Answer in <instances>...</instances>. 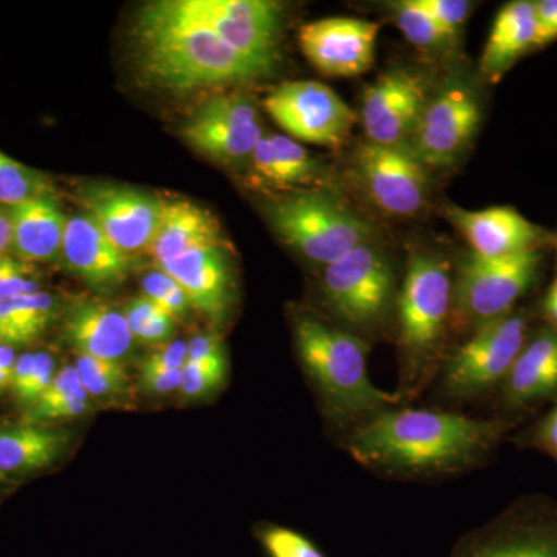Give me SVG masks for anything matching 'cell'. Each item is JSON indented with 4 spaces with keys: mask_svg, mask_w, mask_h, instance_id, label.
Here are the masks:
<instances>
[{
    "mask_svg": "<svg viewBox=\"0 0 557 557\" xmlns=\"http://www.w3.org/2000/svg\"><path fill=\"white\" fill-rule=\"evenodd\" d=\"M508 429L504 420L399 406L354 429L347 434L346 449L372 471L395 478H437L478 467Z\"/></svg>",
    "mask_w": 557,
    "mask_h": 557,
    "instance_id": "6da1fadb",
    "label": "cell"
},
{
    "mask_svg": "<svg viewBox=\"0 0 557 557\" xmlns=\"http://www.w3.org/2000/svg\"><path fill=\"white\" fill-rule=\"evenodd\" d=\"M132 32L139 70L163 89L189 91L262 76L218 35L172 10L168 0L143 7Z\"/></svg>",
    "mask_w": 557,
    "mask_h": 557,
    "instance_id": "7a4b0ae2",
    "label": "cell"
},
{
    "mask_svg": "<svg viewBox=\"0 0 557 557\" xmlns=\"http://www.w3.org/2000/svg\"><path fill=\"white\" fill-rule=\"evenodd\" d=\"M296 354L317 391L330 423L350 434L405 399L376 387L368 372L366 339L311 314H299L293 325Z\"/></svg>",
    "mask_w": 557,
    "mask_h": 557,
    "instance_id": "3957f363",
    "label": "cell"
},
{
    "mask_svg": "<svg viewBox=\"0 0 557 557\" xmlns=\"http://www.w3.org/2000/svg\"><path fill=\"white\" fill-rule=\"evenodd\" d=\"M453 271L437 252L416 249L397 298L399 384L397 394L416 399L438 375L443 339L453 314Z\"/></svg>",
    "mask_w": 557,
    "mask_h": 557,
    "instance_id": "277c9868",
    "label": "cell"
},
{
    "mask_svg": "<svg viewBox=\"0 0 557 557\" xmlns=\"http://www.w3.org/2000/svg\"><path fill=\"white\" fill-rule=\"evenodd\" d=\"M398 289L391 259L370 240L322 271L321 298L325 309L344 330L359 338L386 329L397 310Z\"/></svg>",
    "mask_w": 557,
    "mask_h": 557,
    "instance_id": "5b68a950",
    "label": "cell"
},
{
    "mask_svg": "<svg viewBox=\"0 0 557 557\" xmlns=\"http://www.w3.org/2000/svg\"><path fill=\"white\" fill-rule=\"evenodd\" d=\"M271 228L289 248L322 269L370 240L372 228L325 193H295L267 209Z\"/></svg>",
    "mask_w": 557,
    "mask_h": 557,
    "instance_id": "8992f818",
    "label": "cell"
},
{
    "mask_svg": "<svg viewBox=\"0 0 557 557\" xmlns=\"http://www.w3.org/2000/svg\"><path fill=\"white\" fill-rule=\"evenodd\" d=\"M541 265V248L496 259L469 252L453 276L454 327L472 333L512 313V307L536 281Z\"/></svg>",
    "mask_w": 557,
    "mask_h": 557,
    "instance_id": "52a82bcc",
    "label": "cell"
},
{
    "mask_svg": "<svg viewBox=\"0 0 557 557\" xmlns=\"http://www.w3.org/2000/svg\"><path fill=\"white\" fill-rule=\"evenodd\" d=\"M525 343L527 318L520 311L475 330L443 361L438 372L443 397L469 401L504 384Z\"/></svg>",
    "mask_w": 557,
    "mask_h": 557,
    "instance_id": "ba28073f",
    "label": "cell"
},
{
    "mask_svg": "<svg viewBox=\"0 0 557 557\" xmlns=\"http://www.w3.org/2000/svg\"><path fill=\"white\" fill-rule=\"evenodd\" d=\"M182 16L203 25L262 75L277 58L281 5L271 0H168Z\"/></svg>",
    "mask_w": 557,
    "mask_h": 557,
    "instance_id": "9c48e42d",
    "label": "cell"
},
{
    "mask_svg": "<svg viewBox=\"0 0 557 557\" xmlns=\"http://www.w3.org/2000/svg\"><path fill=\"white\" fill-rule=\"evenodd\" d=\"M263 106L289 138L329 148L341 145L358 120L336 91L317 81L282 84Z\"/></svg>",
    "mask_w": 557,
    "mask_h": 557,
    "instance_id": "30bf717a",
    "label": "cell"
},
{
    "mask_svg": "<svg viewBox=\"0 0 557 557\" xmlns=\"http://www.w3.org/2000/svg\"><path fill=\"white\" fill-rule=\"evenodd\" d=\"M355 166L370 199L381 211L409 218L426 205L428 166L406 143L386 146L368 141L359 145Z\"/></svg>",
    "mask_w": 557,
    "mask_h": 557,
    "instance_id": "8fae6325",
    "label": "cell"
},
{
    "mask_svg": "<svg viewBox=\"0 0 557 557\" xmlns=\"http://www.w3.org/2000/svg\"><path fill=\"white\" fill-rule=\"evenodd\" d=\"M480 106L465 84H449L429 98L413 132V152L426 166L448 168L467 152L479 129Z\"/></svg>",
    "mask_w": 557,
    "mask_h": 557,
    "instance_id": "7c38bea8",
    "label": "cell"
},
{
    "mask_svg": "<svg viewBox=\"0 0 557 557\" xmlns=\"http://www.w3.org/2000/svg\"><path fill=\"white\" fill-rule=\"evenodd\" d=\"M182 134L193 148L222 161L249 159L263 137L258 110L239 95H222L201 104Z\"/></svg>",
    "mask_w": 557,
    "mask_h": 557,
    "instance_id": "4fadbf2b",
    "label": "cell"
},
{
    "mask_svg": "<svg viewBox=\"0 0 557 557\" xmlns=\"http://www.w3.org/2000/svg\"><path fill=\"white\" fill-rule=\"evenodd\" d=\"M379 33V22L324 17L300 28L299 46L319 72L347 78L372 69Z\"/></svg>",
    "mask_w": 557,
    "mask_h": 557,
    "instance_id": "5bb4252c",
    "label": "cell"
},
{
    "mask_svg": "<svg viewBox=\"0 0 557 557\" xmlns=\"http://www.w3.org/2000/svg\"><path fill=\"white\" fill-rule=\"evenodd\" d=\"M83 205L102 233L127 255L149 251L164 208L152 194L113 185L84 189Z\"/></svg>",
    "mask_w": 557,
    "mask_h": 557,
    "instance_id": "9a60e30c",
    "label": "cell"
},
{
    "mask_svg": "<svg viewBox=\"0 0 557 557\" xmlns=\"http://www.w3.org/2000/svg\"><path fill=\"white\" fill-rule=\"evenodd\" d=\"M428 100V86L420 75L398 69L381 75L362 100L361 120L369 141L405 145Z\"/></svg>",
    "mask_w": 557,
    "mask_h": 557,
    "instance_id": "2e32d148",
    "label": "cell"
},
{
    "mask_svg": "<svg viewBox=\"0 0 557 557\" xmlns=\"http://www.w3.org/2000/svg\"><path fill=\"white\" fill-rule=\"evenodd\" d=\"M463 557H557V502H518Z\"/></svg>",
    "mask_w": 557,
    "mask_h": 557,
    "instance_id": "e0dca14e",
    "label": "cell"
},
{
    "mask_svg": "<svg viewBox=\"0 0 557 557\" xmlns=\"http://www.w3.org/2000/svg\"><path fill=\"white\" fill-rule=\"evenodd\" d=\"M446 218L468 240L471 252L482 258H507L541 248L544 231L511 207L468 211L449 207Z\"/></svg>",
    "mask_w": 557,
    "mask_h": 557,
    "instance_id": "ac0fdd59",
    "label": "cell"
},
{
    "mask_svg": "<svg viewBox=\"0 0 557 557\" xmlns=\"http://www.w3.org/2000/svg\"><path fill=\"white\" fill-rule=\"evenodd\" d=\"M61 258L75 276L100 289L123 284L134 263L86 212L69 218Z\"/></svg>",
    "mask_w": 557,
    "mask_h": 557,
    "instance_id": "d6986e66",
    "label": "cell"
},
{
    "mask_svg": "<svg viewBox=\"0 0 557 557\" xmlns=\"http://www.w3.org/2000/svg\"><path fill=\"white\" fill-rule=\"evenodd\" d=\"M185 289L193 310L214 324H222L231 304V269L222 247L194 249L157 267Z\"/></svg>",
    "mask_w": 557,
    "mask_h": 557,
    "instance_id": "ffe728a7",
    "label": "cell"
},
{
    "mask_svg": "<svg viewBox=\"0 0 557 557\" xmlns=\"http://www.w3.org/2000/svg\"><path fill=\"white\" fill-rule=\"evenodd\" d=\"M65 336L79 357L104 361L123 362L134 346L123 311L94 299H83L70 307Z\"/></svg>",
    "mask_w": 557,
    "mask_h": 557,
    "instance_id": "44dd1931",
    "label": "cell"
},
{
    "mask_svg": "<svg viewBox=\"0 0 557 557\" xmlns=\"http://www.w3.org/2000/svg\"><path fill=\"white\" fill-rule=\"evenodd\" d=\"M11 222V251L24 262H53L64 244L65 218L53 196L38 197L7 208Z\"/></svg>",
    "mask_w": 557,
    "mask_h": 557,
    "instance_id": "7402d4cb",
    "label": "cell"
},
{
    "mask_svg": "<svg viewBox=\"0 0 557 557\" xmlns=\"http://www.w3.org/2000/svg\"><path fill=\"white\" fill-rule=\"evenodd\" d=\"M222 226L211 212L190 201H171L164 203L149 252L160 267L194 249L222 247Z\"/></svg>",
    "mask_w": 557,
    "mask_h": 557,
    "instance_id": "603a6c76",
    "label": "cell"
},
{
    "mask_svg": "<svg viewBox=\"0 0 557 557\" xmlns=\"http://www.w3.org/2000/svg\"><path fill=\"white\" fill-rule=\"evenodd\" d=\"M557 391V330L544 329L520 350L502 384L505 405L523 408Z\"/></svg>",
    "mask_w": 557,
    "mask_h": 557,
    "instance_id": "cb8c5ba5",
    "label": "cell"
},
{
    "mask_svg": "<svg viewBox=\"0 0 557 557\" xmlns=\"http://www.w3.org/2000/svg\"><path fill=\"white\" fill-rule=\"evenodd\" d=\"M536 42V10L530 0H516L502 7L483 49L480 70L497 83L511 65Z\"/></svg>",
    "mask_w": 557,
    "mask_h": 557,
    "instance_id": "d4e9b609",
    "label": "cell"
},
{
    "mask_svg": "<svg viewBox=\"0 0 557 557\" xmlns=\"http://www.w3.org/2000/svg\"><path fill=\"white\" fill-rule=\"evenodd\" d=\"M252 177L263 188L287 190L318 178V161L287 135H263L251 156Z\"/></svg>",
    "mask_w": 557,
    "mask_h": 557,
    "instance_id": "484cf974",
    "label": "cell"
},
{
    "mask_svg": "<svg viewBox=\"0 0 557 557\" xmlns=\"http://www.w3.org/2000/svg\"><path fill=\"white\" fill-rule=\"evenodd\" d=\"M69 435L49 424L24 423L0 428V475H25L53 465Z\"/></svg>",
    "mask_w": 557,
    "mask_h": 557,
    "instance_id": "4316f807",
    "label": "cell"
},
{
    "mask_svg": "<svg viewBox=\"0 0 557 557\" xmlns=\"http://www.w3.org/2000/svg\"><path fill=\"white\" fill-rule=\"evenodd\" d=\"M94 399L87 394L75 366H65L58 370L49 388L42 397L27 409L25 421L38 424L57 423L86 416L94 406Z\"/></svg>",
    "mask_w": 557,
    "mask_h": 557,
    "instance_id": "83f0119b",
    "label": "cell"
},
{
    "mask_svg": "<svg viewBox=\"0 0 557 557\" xmlns=\"http://www.w3.org/2000/svg\"><path fill=\"white\" fill-rule=\"evenodd\" d=\"M123 314L132 338L138 343L159 347L161 344L170 343L175 335L177 321L146 296L127 300Z\"/></svg>",
    "mask_w": 557,
    "mask_h": 557,
    "instance_id": "f1b7e54d",
    "label": "cell"
},
{
    "mask_svg": "<svg viewBox=\"0 0 557 557\" xmlns=\"http://www.w3.org/2000/svg\"><path fill=\"white\" fill-rule=\"evenodd\" d=\"M75 368L94 401H115L129 395L131 376L123 362L79 357Z\"/></svg>",
    "mask_w": 557,
    "mask_h": 557,
    "instance_id": "f546056e",
    "label": "cell"
},
{
    "mask_svg": "<svg viewBox=\"0 0 557 557\" xmlns=\"http://www.w3.org/2000/svg\"><path fill=\"white\" fill-rule=\"evenodd\" d=\"M46 196H53L46 175L0 152V203L9 208Z\"/></svg>",
    "mask_w": 557,
    "mask_h": 557,
    "instance_id": "4dcf8cb0",
    "label": "cell"
},
{
    "mask_svg": "<svg viewBox=\"0 0 557 557\" xmlns=\"http://www.w3.org/2000/svg\"><path fill=\"white\" fill-rule=\"evenodd\" d=\"M392 9L395 11L399 30L418 49L434 50L453 39L449 33L440 27L434 17L429 16L426 11L417 5L416 0H403L394 3Z\"/></svg>",
    "mask_w": 557,
    "mask_h": 557,
    "instance_id": "1f68e13d",
    "label": "cell"
},
{
    "mask_svg": "<svg viewBox=\"0 0 557 557\" xmlns=\"http://www.w3.org/2000/svg\"><path fill=\"white\" fill-rule=\"evenodd\" d=\"M5 302L20 325L25 344L42 336L57 317V302L49 293L38 292L35 295L7 299Z\"/></svg>",
    "mask_w": 557,
    "mask_h": 557,
    "instance_id": "d6a6232c",
    "label": "cell"
},
{
    "mask_svg": "<svg viewBox=\"0 0 557 557\" xmlns=\"http://www.w3.org/2000/svg\"><path fill=\"white\" fill-rule=\"evenodd\" d=\"M226 357L207 359V361L186 362L182 370L180 395L185 399L207 397L222 386L226 376Z\"/></svg>",
    "mask_w": 557,
    "mask_h": 557,
    "instance_id": "836d02e7",
    "label": "cell"
},
{
    "mask_svg": "<svg viewBox=\"0 0 557 557\" xmlns=\"http://www.w3.org/2000/svg\"><path fill=\"white\" fill-rule=\"evenodd\" d=\"M143 296L156 302L160 309L170 313L175 321L188 317L193 310L188 296L182 285L164 273L163 270L152 271L141 282Z\"/></svg>",
    "mask_w": 557,
    "mask_h": 557,
    "instance_id": "e575fe53",
    "label": "cell"
},
{
    "mask_svg": "<svg viewBox=\"0 0 557 557\" xmlns=\"http://www.w3.org/2000/svg\"><path fill=\"white\" fill-rule=\"evenodd\" d=\"M258 539L270 557H325L310 539L289 528L259 527Z\"/></svg>",
    "mask_w": 557,
    "mask_h": 557,
    "instance_id": "d590c367",
    "label": "cell"
},
{
    "mask_svg": "<svg viewBox=\"0 0 557 557\" xmlns=\"http://www.w3.org/2000/svg\"><path fill=\"white\" fill-rule=\"evenodd\" d=\"M40 292L38 273L32 263L17 259L16 256L0 258V300L35 295Z\"/></svg>",
    "mask_w": 557,
    "mask_h": 557,
    "instance_id": "8d00e7d4",
    "label": "cell"
},
{
    "mask_svg": "<svg viewBox=\"0 0 557 557\" xmlns=\"http://www.w3.org/2000/svg\"><path fill=\"white\" fill-rule=\"evenodd\" d=\"M416 3L453 38L463 27L472 7L467 0H416Z\"/></svg>",
    "mask_w": 557,
    "mask_h": 557,
    "instance_id": "74e56055",
    "label": "cell"
},
{
    "mask_svg": "<svg viewBox=\"0 0 557 557\" xmlns=\"http://www.w3.org/2000/svg\"><path fill=\"white\" fill-rule=\"evenodd\" d=\"M57 372V364H54L51 355L47 351H36L30 379H28L27 386H25L21 397L16 399L20 406L30 409L42 397L44 392L49 388Z\"/></svg>",
    "mask_w": 557,
    "mask_h": 557,
    "instance_id": "f35d334b",
    "label": "cell"
},
{
    "mask_svg": "<svg viewBox=\"0 0 557 557\" xmlns=\"http://www.w3.org/2000/svg\"><path fill=\"white\" fill-rule=\"evenodd\" d=\"M188 359V343L170 341L153 348L141 364V370L149 372H164V370H183Z\"/></svg>",
    "mask_w": 557,
    "mask_h": 557,
    "instance_id": "ab89813d",
    "label": "cell"
},
{
    "mask_svg": "<svg viewBox=\"0 0 557 557\" xmlns=\"http://www.w3.org/2000/svg\"><path fill=\"white\" fill-rule=\"evenodd\" d=\"M527 443L557 461V405L528 432Z\"/></svg>",
    "mask_w": 557,
    "mask_h": 557,
    "instance_id": "60d3db41",
    "label": "cell"
},
{
    "mask_svg": "<svg viewBox=\"0 0 557 557\" xmlns=\"http://www.w3.org/2000/svg\"><path fill=\"white\" fill-rule=\"evenodd\" d=\"M536 10V42L534 47H544L557 39V0H539Z\"/></svg>",
    "mask_w": 557,
    "mask_h": 557,
    "instance_id": "b9f144b4",
    "label": "cell"
},
{
    "mask_svg": "<svg viewBox=\"0 0 557 557\" xmlns=\"http://www.w3.org/2000/svg\"><path fill=\"white\" fill-rule=\"evenodd\" d=\"M182 384V370H164V372L139 373V387L149 395H170L180 391Z\"/></svg>",
    "mask_w": 557,
    "mask_h": 557,
    "instance_id": "7bdbcfd3",
    "label": "cell"
},
{
    "mask_svg": "<svg viewBox=\"0 0 557 557\" xmlns=\"http://www.w3.org/2000/svg\"><path fill=\"white\" fill-rule=\"evenodd\" d=\"M222 339L218 335H197L188 343V359L186 362L207 361V359L223 357Z\"/></svg>",
    "mask_w": 557,
    "mask_h": 557,
    "instance_id": "ee69618b",
    "label": "cell"
},
{
    "mask_svg": "<svg viewBox=\"0 0 557 557\" xmlns=\"http://www.w3.org/2000/svg\"><path fill=\"white\" fill-rule=\"evenodd\" d=\"M16 355L14 348L7 346L0 341V395L11 388V381H13L14 364H16Z\"/></svg>",
    "mask_w": 557,
    "mask_h": 557,
    "instance_id": "f6af8a7d",
    "label": "cell"
},
{
    "mask_svg": "<svg viewBox=\"0 0 557 557\" xmlns=\"http://www.w3.org/2000/svg\"><path fill=\"white\" fill-rule=\"evenodd\" d=\"M544 313L553 329L557 330V278L548 288L544 299Z\"/></svg>",
    "mask_w": 557,
    "mask_h": 557,
    "instance_id": "bcb514c9",
    "label": "cell"
},
{
    "mask_svg": "<svg viewBox=\"0 0 557 557\" xmlns=\"http://www.w3.org/2000/svg\"><path fill=\"white\" fill-rule=\"evenodd\" d=\"M11 237H13V231H11L9 214L7 211H0V258L10 251Z\"/></svg>",
    "mask_w": 557,
    "mask_h": 557,
    "instance_id": "7dc6e473",
    "label": "cell"
}]
</instances>
